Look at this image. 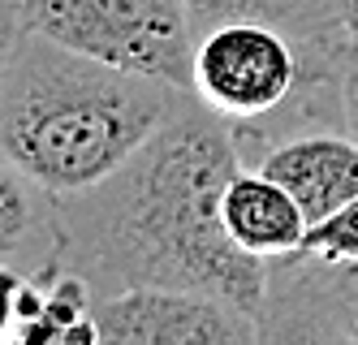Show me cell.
Instances as JSON below:
<instances>
[{"instance_id": "cell-16", "label": "cell", "mask_w": 358, "mask_h": 345, "mask_svg": "<svg viewBox=\"0 0 358 345\" xmlns=\"http://www.w3.org/2000/svg\"><path fill=\"white\" fill-rule=\"evenodd\" d=\"M332 268V263H328ZM337 281H341V294L350 302V315H354V324H358V268H337Z\"/></svg>"}, {"instance_id": "cell-7", "label": "cell", "mask_w": 358, "mask_h": 345, "mask_svg": "<svg viewBox=\"0 0 358 345\" xmlns=\"http://www.w3.org/2000/svg\"><path fill=\"white\" fill-rule=\"evenodd\" d=\"M220 216H224L229 237L238 242V251L264 259V263L294 255L306 237V216L294 203V195L255 164H242L229 177L224 199H220Z\"/></svg>"}, {"instance_id": "cell-9", "label": "cell", "mask_w": 358, "mask_h": 345, "mask_svg": "<svg viewBox=\"0 0 358 345\" xmlns=\"http://www.w3.org/2000/svg\"><path fill=\"white\" fill-rule=\"evenodd\" d=\"M186 5L194 17V31L216 22H268L302 39L320 57H341L350 48L328 0H186Z\"/></svg>"}, {"instance_id": "cell-8", "label": "cell", "mask_w": 358, "mask_h": 345, "mask_svg": "<svg viewBox=\"0 0 358 345\" xmlns=\"http://www.w3.org/2000/svg\"><path fill=\"white\" fill-rule=\"evenodd\" d=\"M61 251L65 229L57 195H48L39 181L0 155V263L39 276L48 268H61Z\"/></svg>"}, {"instance_id": "cell-14", "label": "cell", "mask_w": 358, "mask_h": 345, "mask_svg": "<svg viewBox=\"0 0 358 345\" xmlns=\"http://www.w3.org/2000/svg\"><path fill=\"white\" fill-rule=\"evenodd\" d=\"M27 272L9 268V263H0V345L13 337V298H17V285Z\"/></svg>"}, {"instance_id": "cell-1", "label": "cell", "mask_w": 358, "mask_h": 345, "mask_svg": "<svg viewBox=\"0 0 358 345\" xmlns=\"http://www.w3.org/2000/svg\"><path fill=\"white\" fill-rule=\"evenodd\" d=\"M242 164L238 129L186 91L113 177L57 199L61 263L91 281L95 298L130 285L199 289L259 324L268 263L238 251L220 216L224 185Z\"/></svg>"}, {"instance_id": "cell-5", "label": "cell", "mask_w": 358, "mask_h": 345, "mask_svg": "<svg viewBox=\"0 0 358 345\" xmlns=\"http://www.w3.org/2000/svg\"><path fill=\"white\" fill-rule=\"evenodd\" d=\"M99 345H255L259 324L199 289L130 285L95 298Z\"/></svg>"}, {"instance_id": "cell-10", "label": "cell", "mask_w": 358, "mask_h": 345, "mask_svg": "<svg viewBox=\"0 0 358 345\" xmlns=\"http://www.w3.org/2000/svg\"><path fill=\"white\" fill-rule=\"evenodd\" d=\"M43 298L31 324L13 332V345H99L95 328V289L73 268H48L39 272Z\"/></svg>"}, {"instance_id": "cell-15", "label": "cell", "mask_w": 358, "mask_h": 345, "mask_svg": "<svg viewBox=\"0 0 358 345\" xmlns=\"http://www.w3.org/2000/svg\"><path fill=\"white\" fill-rule=\"evenodd\" d=\"M328 5H332V17H337L341 35L350 43H358V0H328Z\"/></svg>"}, {"instance_id": "cell-6", "label": "cell", "mask_w": 358, "mask_h": 345, "mask_svg": "<svg viewBox=\"0 0 358 345\" xmlns=\"http://www.w3.org/2000/svg\"><path fill=\"white\" fill-rule=\"evenodd\" d=\"M238 147L246 164L264 169L294 195L306 225L358 195V139L345 125L328 129L324 121H298L280 134H238Z\"/></svg>"}, {"instance_id": "cell-4", "label": "cell", "mask_w": 358, "mask_h": 345, "mask_svg": "<svg viewBox=\"0 0 358 345\" xmlns=\"http://www.w3.org/2000/svg\"><path fill=\"white\" fill-rule=\"evenodd\" d=\"M31 35L190 91L194 17L186 0H13Z\"/></svg>"}, {"instance_id": "cell-3", "label": "cell", "mask_w": 358, "mask_h": 345, "mask_svg": "<svg viewBox=\"0 0 358 345\" xmlns=\"http://www.w3.org/2000/svg\"><path fill=\"white\" fill-rule=\"evenodd\" d=\"M341 57H320L268 22H216L194 31L190 95L234 129H264L285 108L289 125L328 121L337 117Z\"/></svg>"}, {"instance_id": "cell-13", "label": "cell", "mask_w": 358, "mask_h": 345, "mask_svg": "<svg viewBox=\"0 0 358 345\" xmlns=\"http://www.w3.org/2000/svg\"><path fill=\"white\" fill-rule=\"evenodd\" d=\"M22 35H27V26H22L13 0H0V91H5V83H9V69H13Z\"/></svg>"}, {"instance_id": "cell-12", "label": "cell", "mask_w": 358, "mask_h": 345, "mask_svg": "<svg viewBox=\"0 0 358 345\" xmlns=\"http://www.w3.org/2000/svg\"><path fill=\"white\" fill-rule=\"evenodd\" d=\"M337 125H345L358 139V43L345 48L337 69Z\"/></svg>"}, {"instance_id": "cell-2", "label": "cell", "mask_w": 358, "mask_h": 345, "mask_svg": "<svg viewBox=\"0 0 358 345\" xmlns=\"http://www.w3.org/2000/svg\"><path fill=\"white\" fill-rule=\"evenodd\" d=\"M182 95L173 83L27 31L0 91V155L48 195H78L113 177L169 121Z\"/></svg>"}, {"instance_id": "cell-11", "label": "cell", "mask_w": 358, "mask_h": 345, "mask_svg": "<svg viewBox=\"0 0 358 345\" xmlns=\"http://www.w3.org/2000/svg\"><path fill=\"white\" fill-rule=\"evenodd\" d=\"M298 251L320 263H332V268H358V195L337 211H328L324 220L306 225Z\"/></svg>"}]
</instances>
